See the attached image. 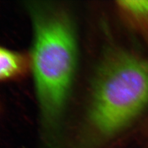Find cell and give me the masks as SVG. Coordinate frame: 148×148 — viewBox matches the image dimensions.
<instances>
[{
  "mask_svg": "<svg viewBox=\"0 0 148 148\" xmlns=\"http://www.w3.org/2000/svg\"><path fill=\"white\" fill-rule=\"evenodd\" d=\"M34 40L30 65L46 130L53 132L66 104L75 74L77 48L72 22L63 11L30 5Z\"/></svg>",
  "mask_w": 148,
  "mask_h": 148,
  "instance_id": "6da1fadb",
  "label": "cell"
},
{
  "mask_svg": "<svg viewBox=\"0 0 148 148\" xmlns=\"http://www.w3.org/2000/svg\"><path fill=\"white\" fill-rule=\"evenodd\" d=\"M100 69L89 114L93 134L86 148L114 136L148 103V60L125 53L112 55Z\"/></svg>",
  "mask_w": 148,
  "mask_h": 148,
  "instance_id": "7a4b0ae2",
  "label": "cell"
},
{
  "mask_svg": "<svg viewBox=\"0 0 148 148\" xmlns=\"http://www.w3.org/2000/svg\"><path fill=\"white\" fill-rule=\"evenodd\" d=\"M28 61L25 56L5 48L0 49V78L7 81L20 77L26 72Z\"/></svg>",
  "mask_w": 148,
  "mask_h": 148,
  "instance_id": "3957f363",
  "label": "cell"
},
{
  "mask_svg": "<svg viewBox=\"0 0 148 148\" xmlns=\"http://www.w3.org/2000/svg\"><path fill=\"white\" fill-rule=\"evenodd\" d=\"M118 6L148 32V1H120Z\"/></svg>",
  "mask_w": 148,
  "mask_h": 148,
  "instance_id": "277c9868",
  "label": "cell"
}]
</instances>
